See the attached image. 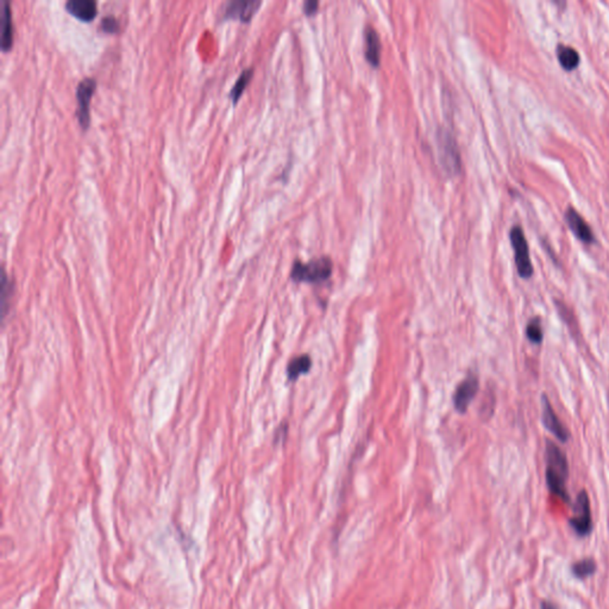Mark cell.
<instances>
[{
  "instance_id": "obj_1",
  "label": "cell",
  "mask_w": 609,
  "mask_h": 609,
  "mask_svg": "<svg viewBox=\"0 0 609 609\" xmlns=\"http://www.w3.org/2000/svg\"><path fill=\"white\" fill-rule=\"evenodd\" d=\"M546 484L551 494L570 504L569 493L566 491V481L569 478V463L566 453L551 440L546 443Z\"/></svg>"
},
{
  "instance_id": "obj_2",
  "label": "cell",
  "mask_w": 609,
  "mask_h": 609,
  "mask_svg": "<svg viewBox=\"0 0 609 609\" xmlns=\"http://www.w3.org/2000/svg\"><path fill=\"white\" fill-rule=\"evenodd\" d=\"M332 259L329 256L317 257L303 264L301 261H295L290 272V279L294 282H306V284H320L329 280L332 275Z\"/></svg>"
},
{
  "instance_id": "obj_3",
  "label": "cell",
  "mask_w": 609,
  "mask_h": 609,
  "mask_svg": "<svg viewBox=\"0 0 609 609\" xmlns=\"http://www.w3.org/2000/svg\"><path fill=\"white\" fill-rule=\"evenodd\" d=\"M437 143H438L439 158L444 169L450 175L460 173V151L451 132L447 131V129H440L437 133Z\"/></svg>"
},
{
  "instance_id": "obj_4",
  "label": "cell",
  "mask_w": 609,
  "mask_h": 609,
  "mask_svg": "<svg viewBox=\"0 0 609 609\" xmlns=\"http://www.w3.org/2000/svg\"><path fill=\"white\" fill-rule=\"evenodd\" d=\"M509 238L514 250V259L519 277L526 280L531 279L533 275V266L531 262L530 250L522 228L520 226H513Z\"/></svg>"
},
{
  "instance_id": "obj_5",
  "label": "cell",
  "mask_w": 609,
  "mask_h": 609,
  "mask_svg": "<svg viewBox=\"0 0 609 609\" xmlns=\"http://www.w3.org/2000/svg\"><path fill=\"white\" fill-rule=\"evenodd\" d=\"M573 517H570L569 525L579 537H588L592 531V509L590 500L587 491H581L576 498L573 509Z\"/></svg>"
},
{
  "instance_id": "obj_6",
  "label": "cell",
  "mask_w": 609,
  "mask_h": 609,
  "mask_svg": "<svg viewBox=\"0 0 609 609\" xmlns=\"http://www.w3.org/2000/svg\"><path fill=\"white\" fill-rule=\"evenodd\" d=\"M96 88H97V81L92 76H85L83 79L80 80V83L76 86V101H78L76 118L79 120L81 127L85 130L89 127V122H91L89 105H91V99H92L93 92Z\"/></svg>"
},
{
  "instance_id": "obj_7",
  "label": "cell",
  "mask_w": 609,
  "mask_h": 609,
  "mask_svg": "<svg viewBox=\"0 0 609 609\" xmlns=\"http://www.w3.org/2000/svg\"><path fill=\"white\" fill-rule=\"evenodd\" d=\"M542 423L544 427L548 429L550 434H553L559 442L562 443L569 442V431L559 420L546 394L542 395Z\"/></svg>"
},
{
  "instance_id": "obj_8",
  "label": "cell",
  "mask_w": 609,
  "mask_h": 609,
  "mask_svg": "<svg viewBox=\"0 0 609 609\" xmlns=\"http://www.w3.org/2000/svg\"><path fill=\"white\" fill-rule=\"evenodd\" d=\"M478 389H480V381L475 375H469L460 382L453 394V405L457 412L463 414L468 411L470 403L478 395Z\"/></svg>"
},
{
  "instance_id": "obj_9",
  "label": "cell",
  "mask_w": 609,
  "mask_h": 609,
  "mask_svg": "<svg viewBox=\"0 0 609 609\" xmlns=\"http://www.w3.org/2000/svg\"><path fill=\"white\" fill-rule=\"evenodd\" d=\"M262 5L259 0H233L226 4L224 10L225 18L239 19L242 22H249Z\"/></svg>"
},
{
  "instance_id": "obj_10",
  "label": "cell",
  "mask_w": 609,
  "mask_h": 609,
  "mask_svg": "<svg viewBox=\"0 0 609 609\" xmlns=\"http://www.w3.org/2000/svg\"><path fill=\"white\" fill-rule=\"evenodd\" d=\"M566 220L570 230L573 231L575 236L579 238V241H582L586 244H590V243L595 242V237H594L592 228L588 225L587 222L583 220L582 215L575 210L574 207H569L566 210Z\"/></svg>"
},
{
  "instance_id": "obj_11",
  "label": "cell",
  "mask_w": 609,
  "mask_h": 609,
  "mask_svg": "<svg viewBox=\"0 0 609 609\" xmlns=\"http://www.w3.org/2000/svg\"><path fill=\"white\" fill-rule=\"evenodd\" d=\"M364 43H365V58L372 66L377 67L381 60V40L380 36L372 25L364 29Z\"/></svg>"
},
{
  "instance_id": "obj_12",
  "label": "cell",
  "mask_w": 609,
  "mask_h": 609,
  "mask_svg": "<svg viewBox=\"0 0 609 609\" xmlns=\"http://www.w3.org/2000/svg\"><path fill=\"white\" fill-rule=\"evenodd\" d=\"M65 8L70 14L85 22H91L98 14V4L94 0H68Z\"/></svg>"
},
{
  "instance_id": "obj_13",
  "label": "cell",
  "mask_w": 609,
  "mask_h": 609,
  "mask_svg": "<svg viewBox=\"0 0 609 609\" xmlns=\"http://www.w3.org/2000/svg\"><path fill=\"white\" fill-rule=\"evenodd\" d=\"M14 44V22L9 1L1 3V50L8 52Z\"/></svg>"
},
{
  "instance_id": "obj_14",
  "label": "cell",
  "mask_w": 609,
  "mask_h": 609,
  "mask_svg": "<svg viewBox=\"0 0 609 609\" xmlns=\"http://www.w3.org/2000/svg\"><path fill=\"white\" fill-rule=\"evenodd\" d=\"M312 368V359L310 355L295 356L290 360L287 367V376L290 381H297L301 375L308 373Z\"/></svg>"
},
{
  "instance_id": "obj_15",
  "label": "cell",
  "mask_w": 609,
  "mask_h": 609,
  "mask_svg": "<svg viewBox=\"0 0 609 609\" xmlns=\"http://www.w3.org/2000/svg\"><path fill=\"white\" fill-rule=\"evenodd\" d=\"M557 57L561 66L566 70H573L579 65V55L574 48L566 45L557 47Z\"/></svg>"
},
{
  "instance_id": "obj_16",
  "label": "cell",
  "mask_w": 609,
  "mask_h": 609,
  "mask_svg": "<svg viewBox=\"0 0 609 609\" xmlns=\"http://www.w3.org/2000/svg\"><path fill=\"white\" fill-rule=\"evenodd\" d=\"M253 74H254V68H246L238 76V79L236 80V83L228 93V97L233 100V104H236L237 101L241 99L242 93L244 92L248 83L253 78Z\"/></svg>"
},
{
  "instance_id": "obj_17",
  "label": "cell",
  "mask_w": 609,
  "mask_h": 609,
  "mask_svg": "<svg viewBox=\"0 0 609 609\" xmlns=\"http://www.w3.org/2000/svg\"><path fill=\"white\" fill-rule=\"evenodd\" d=\"M596 568L597 566L592 558H583L573 564L571 573L576 579H586L595 574Z\"/></svg>"
},
{
  "instance_id": "obj_18",
  "label": "cell",
  "mask_w": 609,
  "mask_h": 609,
  "mask_svg": "<svg viewBox=\"0 0 609 609\" xmlns=\"http://www.w3.org/2000/svg\"><path fill=\"white\" fill-rule=\"evenodd\" d=\"M526 337L531 343L539 345L543 343L544 332L542 328V321L539 317H535L530 320L526 326Z\"/></svg>"
},
{
  "instance_id": "obj_19",
  "label": "cell",
  "mask_w": 609,
  "mask_h": 609,
  "mask_svg": "<svg viewBox=\"0 0 609 609\" xmlns=\"http://www.w3.org/2000/svg\"><path fill=\"white\" fill-rule=\"evenodd\" d=\"M100 27L107 34H114L118 32L120 29V23L114 16H106L101 19Z\"/></svg>"
},
{
  "instance_id": "obj_20",
  "label": "cell",
  "mask_w": 609,
  "mask_h": 609,
  "mask_svg": "<svg viewBox=\"0 0 609 609\" xmlns=\"http://www.w3.org/2000/svg\"><path fill=\"white\" fill-rule=\"evenodd\" d=\"M318 8H319V1H317V0H307V1L303 3V12L307 16H312V14H316L317 11H318Z\"/></svg>"
},
{
  "instance_id": "obj_21",
  "label": "cell",
  "mask_w": 609,
  "mask_h": 609,
  "mask_svg": "<svg viewBox=\"0 0 609 609\" xmlns=\"http://www.w3.org/2000/svg\"><path fill=\"white\" fill-rule=\"evenodd\" d=\"M540 609H559L553 602L550 601H542L540 603Z\"/></svg>"
},
{
  "instance_id": "obj_22",
  "label": "cell",
  "mask_w": 609,
  "mask_h": 609,
  "mask_svg": "<svg viewBox=\"0 0 609 609\" xmlns=\"http://www.w3.org/2000/svg\"><path fill=\"white\" fill-rule=\"evenodd\" d=\"M608 399H609V396H608Z\"/></svg>"
}]
</instances>
